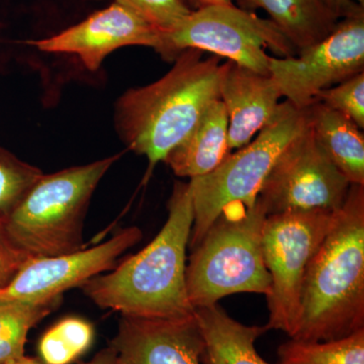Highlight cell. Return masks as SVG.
<instances>
[{"label": "cell", "instance_id": "1", "mask_svg": "<svg viewBox=\"0 0 364 364\" xmlns=\"http://www.w3.org/2000/svg\"><path fill=\"white\" fill-rule=\"evenodd\" d=\"M168 212L161 231L140 252L79 287L95 305L126 317L195 316L186 287V250L195 218L189 182H176Z\"/></svg>", "mask_w": 364, "mask_h": 364}, {"label": "cell", "instance_id": "2", "mask_svg": "<svg viewBox=\"0 0 364 364\" xmlns=\"http://www.w3.org/2000/svg\"><path fill=\"white\" fill-rule=\"evenodd\" d=\"M364 329V186L351 184L306 269L291 339L328 341Z\"/></svg>", "mask_w": 364, "mask_h": 364}, {"label": "cell", "instance_id": "3", "mask_svg": "<svg viewBox=\"0 0 364 364\" xmlns=\"http://www.w3.org/2000/svg\"><path fill=\"white\" fill-rule=\"evenodd\" d=\"M203 54L183 50L162 78L131 88L117 100V134L129 149L147 158L151 167L165 161L208 107L220 100L221 58L203 59Z\"/></svg>", "mask_w": 364, "mask_h": 364}, {"label": "cell", "instance_id": "4", "mask_svg": "<svg viewBox=\"0 0 364 364\" xmlns=\"http://www.w3.org/2000/svg\"><path fill=\"white\" fill-rule=\"evenodd\" d=\"M267 217L257 198L252 205L225 208L208 228L186 265L188 299L195 310L230 294L267 296L272 279L262 253Z\"/></svg>", "mask_w": 364, "mask_h": 364}, {"label": "cell", "instance_id": "5", "mask_svg": "<svg viewBox=\"0 0 364 364\" xmlns=\"http://www.w3.org/2000/svg\"><path fill=\"white\" fill-rule=\"evenodd\" d=\"M119 157L43 174L2 221L14 245L28 259L83 249V226L91 198Z\"/></svg>", "mask_w": 364, "mask_h": 364}, {"label": "cell", "instance_id": "6", "mask_svg": "<svg viewBox=\"0 0 364 364\" xmlns=\"http://www.w3.org/2000/svg\"><path fill=\"white\" fill-rule=\"evenodd\" d=\"M308 123L306 109H299L287 100L282 102L255 140L231 153L208 176L189 181L195 214L189 247L198 245L225 208L238 203L252 205L257 200L277 159Z\"/></svg>", "mask_w": 364, "mask_h": 364}, {"label": "cell", "instance_id": "7", "mask_svg": "<svg viewBox=\"0 0 364 364\" xmlns=\"http://www.w3.org/2000/svg\"><path fill=\"white\" fill-rule=\"evenodd\" d=\"M159 54L174 61L183 50L198 49L269 76V55L294 57L298 50L270 20L233 4L191 11L174 30L161 33Z\"/></svg>", "mask_w": 364, "mask_h": 364}, {"label": "cell", "instance_id": "8", "mask_svg": "<svg viewBox=\"0 0 364 364\" xmlns=\"http://www.w3.org/2000/svg\"><path fill=\"white\" fill-rule=\"evenodd\" d=\"M335 212L299 210L265 219L262 253L272 279L267 296L268 330H279L291 338L296 333L306 269L332 226Z\"/></svg>", "mask_w": 364, "mask_h": 364}, {"label": "cell", "instance_id": "9", "mask_svg": "<svg viewBox=\"0 0 364 364\" xmlns=\"http://www.w3.org/2000/svg\"><path fill=\"white\" fill-rule=\"evenodd\" d=\"M298 56L269 57V74L282 97L299 109L321 91L364 71V6L340 18L331 33Z\"/></svg>", "mask_w": 364, "mask_h": 364}, {"label": "cell", "instance_id": "10", "mask_svg": "<svg viewBox=\"0 0 364 364\" xmlns=\"http://www.w3.org/2000/svg\"><path fill=\"white\" fill-rule=\"evenodd\" d=\"M350 186L321 149L308 123L277 159L258 198L267 215L299 210L335 212L343 205Z\"/></svg>", "mask_w": 364, "mask_h": 364}, {"label": "cell", "instance_id": "11", "mask_svg": "<svg viewBox=\"0 0 364 364\" xmlns=\"http://www.w3.org/2000/svg\"><path fill=\"white\" fill-rule=\"evenodd\" d=\"M142 236L138 227L124 228L93 247L26 261L9 287L0 291V299L46 301L62 298L68 289L112 269L117 258Z\"/></svg>", "mask_w": 364, "mask_h": 364}, {"label": "cell", "instance_id": "12", "mask_svg": "<svg viewBox=\"0 0 364 364\" xmlns=\"http://www.w3.org/2000/svg\"><path fill=\"white\" fill-rule=\"evenodd\" d=\"M161 32L117 2L86 20L46 39L28 44L48 53L74 54L90 71H97L105 57L128 46H145L159 53Z\"/></svg>", "mask_w": 364, "mask_h": 364}, {"label": "cell", "instance_id": "13", "mask_svg": "<svg viewBox=\"0 0 364 364\" xmlns=\"http://www.w3.org/2000/svg\"><path fill=\"white\" fill-rule=\"evenodd\" d=\"M109 346L117 364H203V339L193 317L119 321Z\"/></svg>", "mask_w": 364, "mask_h": 364}, {"label": "cell", "instance_id": "14", "mask_svg": "<svg viewBox=\"0 0 364 364\" xmlns=\"http://www.w3.org/2000/svg\"><path fill=\"white\" fill-rule=\"evenodd\" d=\"M282 97L272 76L256 73L232 61L222 64L220 100L226 107L231 151L247 145L269 123Z\"/></svg>", "mask_w": 364, "mask_h": 364}, {"label": "cell", "instance_id": "15", "mask_svg": "<svg viewBox=\"0 0 364 364\" xmlns=\"http://www.w3.org/2000/svg\"><path fill=\"white\" fill-rule=\"evenodd\" d=\"M228 128L226 107L221 100H215L164 162L179 177L191 179L208 176L232 153L228 141Z\"/></svg>", "mask_w": 364, "mask_h": 364}, {"label": "cell", "instance_id": "16", "mask_svg": "<svg viewBox=\"0 0 364 364\" xmlns=\"http://www.w3.org/2000/svg\"><path fill=\"white\" fill-rule=\"evenodd\" d=\"M203 339V364H269L255 348L267 326H247L230 317L218 304L196 309Z\"/></svg>", "mask_w": 364, "mask_h": 364}, {"label": "cell", "instance_id": "17", "mask_svg": "<svg viewBox=\"0 0 364 364\" xmlns=\"http://www.w3.org/2000/svg\"><path fill=\"white\" fill-rule=\"evenodd\" d=\"M306 109L311 131L330 161L351 184L364 186L363 130L317 100Z\"/></svg>", "mask_w": 364, "mask_h": 364}, {"label": "cell", "instance_id": "18", "mask_svg": "<svg viewBox=\"0 0 364 364\" xmlns=\"http://www.w3.org/2000/svg\"><path fill=\"white\" fill-rule=\"evenodd\" d=\"M246 11L263 9L298 50L327 37L340 18L322 0H238Z\"/></svg>", "mask_w": 364, "mask_h": 364}, {"label": "cell", "instance_id": "19", "mask_svg": "<svg viewBox=\"0 0 364 364\" xmlns=\"http://www.w3.org/2000/svg\"><path fill=\"white\" fill-rule=\"evenodd\" d=\"M62 298L46 301L0 299V364L25 355L28 332L55 309Z\"/></svg>", "mask_w": 364, "mask_h": 364}, {"label": "cell", "instance_id": "20", "mask_svg": "<svg viewBox=\"0 0 364 364\" xmlns=\"http://www.w3.org/2000/svg\"><path fill=\"white\" fill-rule=\"evenodd\" d=\"M279 364H364V329L328 341L291 339L280 345Z\"/></svg>", "mask_w": 364, "mask_h": 364}, {"label": "cell", "instance_id": "21", "mask_svg": "<svg viewBox=\"0 0 364 364\" xmlns=\"http://www.w3.org/2000/svg\"><path fill=\"white\" fill-rule=\"evenodd\" d=\"M92 325L81 318L60 321L43 335L39 354L45 364H70L88 350L93 341Z\"/></svg>", "mask_w": 364, "mask_h": 364}, {"label": "cell", "instance_id": "22", "mask_svg": "<svg viewBox=\"0 0 364 364\" xmlns=\"http://www.w3.org/2000/svg\"><path fill=\"white\" fill-rule=\"evenodd\" d=\"M42 170L0 147V221H4L41 176Z\"/></svg>", "mask_w": 364, "mask_h": 364}, {"label": "cell", "instance_id": "23", "mask_svg": "<svg viewBox=\"0 0 364 364\" xmlns=\"http://www.w3.org/2000/svg\"><path fill=\"white\" fill-rule=\"evenodd\" d=\"M316 100L348 117L363 130L364 71L321 91Z\"/></svg>", "mask_w": 364, "mask_h": 364}, {"label": "cell", "instance_id": "24", "mask_svg": "<svg viewBox=\"0 0 364 364\" xmlns=\"http://www.w3.org/2000/svg\"><path fill=\"white\" fill-rule=\"evenodd\" d=\"M161 33L171 32L191 13L181 0H116Z\"/></svg>", "mask_w": 364, "mask_h": 364}, {"label": "cell", "instance_id": "25", "mask_svg": "<svg viewBox=\"0 0 364 364\" xmlns=\"http://www.w3.org/2000/svg\"><path fill=\"white\" fill-rule=\"evenodd\" d=\"M26 254L16 247L0 221V291L13 282L21 267L28 261Z\"/></svg>", "mask_w": 364, "mask_h": 364}, {"label": "cell", "instance_id": "26", "mask_svg": "<svg viewBox=\"0 0 364 364\" xmlns=\"http://www.w3.org/2000/svg\"><path fill=\"white\" fill-rule=\"evenodd\" d=\"M339 18L350 14L356 7L364 6V0H322Z\"/></svg>", "mask_w": 364, "mask_h": 364}, {"label": "cell", "instance_id": "27", "mask_svg": "<svg viewBox=\"0 0 364 364\" xmlns=\"http://www.w3.org/2000/svg\"><path fill=\"white\" fill-rule=\"evenodd\" d=\"M79 364H117L116 355H114V349L109 346L95 354L90 360Z\"/></svg>", "mask_w": 364, "mask_h": 364}, {"label": "cell", "instance_id": "28", "mask_svg": "<svg viewBox=\"0 0 364 364\" xmlns=\"http://www.w3.org/2000/svg\"><path fill=\"white\" fill-rule=\"evenodd\" d=\"M191 11H198L203 7L217 6V4H233V0H181Z\"/></svg>", "mask_w": 364, "mask_h": 364}, {"label": "cell", "instance_id": "29", "mask_svg": "<svg viewBox=\"0 0 364 364\" xmlns=\"http://www.w3.org/2000/svg\"><path fill=\"white\" fill-rule=\"evenodd\" d=\"M7 364H41L38 363L35 359L26 358V356L23 355V358L16 359V360L11 361V363Z\"/></svg>", "mask_w": 364, "mask_h": 364}]
</instances>
